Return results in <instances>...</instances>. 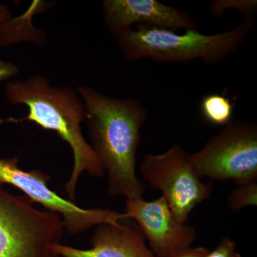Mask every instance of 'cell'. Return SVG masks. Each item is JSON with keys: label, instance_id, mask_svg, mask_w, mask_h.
I'll list each match as a JSON object with an SVG mask.
<instances>
[{"label": "cell", "instance_id": "1", "mask_svg": "<svg viewBox=\"0 0 257 257\" xmlns=\"http://www.w3.org/2000/svg\"><path fill=\"white\" fill-rule=\"evenodd\" d=\"M86 109L90 146L108 175V193L127 199L143 197L136 155L147 111L140 101L116 99L89 86L77 89Z\"/></svg>", "mask_w": 257, "mask_h": 257}, {"label": "cell", "instance_id": "2", "mask_svg": "<svg viewBox=\"0 0 257 257\" xmlns=\"http://www.w3.org/2000/svg\"><path fill=\"white\" fill-rule=\"evenodd\" d=\"M4 94L12 104L28 108L25 117L3 119L5 122L33 121L42 128L55 132L72 149L74 166L65 190L74 202L80 175L101 177L105 174L102 164L83 135L81 124L86 120V109L82 98L73 88L51 86L50 79L41 74L25 80H11L5 85Z\"/></svg>", "mask_w": 257, "mask_h": 257}, {"label": "cell", "instance_id": "3", "mask_svg": "<svg viewBox=\"0 0 257 257\" xmlns=\"http://www.w3.org/2000/svg\"><path fill=\"white\" fill-rule=\"evenodd\" d=\"M253 17L229 31L205 35L199 30L176 33L168 29L137 25L116 37L118 47L128 62L148 59L160 63H187L201 60L219 63L244 43L252 30Z\"/></svg>", "mask_w": 257, "mask_h": 257}, {"label": "cell", "instance_id": "4", "mask_svg": "<svg viewBox=\"0 0 257 257\" xmlns=\"http://www.w3.org/2000/svg\"><path fill=\"white\" fill-rule=\"evenodd\" d=\"M64 226L58 214L34 207L26 196H15L0 184V257H55Z\"/></svg>", "mask_w": 257, "mask_h": 257}, {"label": "cell", "instance_id": "5", "mask_svg": "<svg viewBox=\"0 0 257 257\" xmlns=\"http://www.w3.org/2000/svg\"><path fill=\"white\" fill-rule=\"evenodd\" d=\"M189 159L200 178L238 184L257 181L256 125L230 121Z\"/></svg>", "mask_w": 257, "mask_h": 257}, {"label": "cell", "instance_id": "6", "mask_svg": "<svg viewBox=\"0 0 257 257\" xmlns=\"http://www.w3.org/2000/svg\"><path fill=\"white\" fill-rule=\"evenodd\" d=\"M190 154L179 145H174L160 155H145L142 175L152 188L162 193L177 219L186 223L198 204L210 197L211 182L201 181L189 159Z\"/></svg>", "mask_w": 257, "mask_h": 257}, {"label": "cell", "instance_id": "7", "mask_svg": "<svg viewBox=\"0 0 257 257\" xmlns=\"http://www.w3.org/2000/svg\"><path fill=\"white\" fill-rule=\"evenodd\" d=\"M50 177L42 171L24 170L17 157L0 159V184H9L25 193L32 202L39 203L50 212L61 216L64 228L79 234L101 224H116L127 219L124 213L107 209H83L61 197L49 187Z\"/></svg>", "mask_w": 257, "mask_h": 257}, {"label": "cell", "instance_id": "8", "mask_svg": "<svg viewBox=\"0 0 257 257\" xmlns=\"http://www.w3.org/2000/svg\"><path fill=\"white\" fill-rule=\"evenodd\" d=\"M124 214L136 221L157 257H169L190 247L197 236L194 228L177 219L162 196L153 201L127 199Z\"/></svg>", "mask_w": 257, "mask_h": 257}, {"label": "cell", "instance_id": "9", "mask_svg": "<svg viewBox=\"0 0 257 257\" xmlns=\"http://www.w3.org/2000/svg\"><path fill=\"white\" fill-rule=\"evenodd\" d=\"M103 16L110 34L116 37L137 25L173 30H199L187 13L158 0H104Z\"/></svg>", "mask_w": 257, "mask_h": 257}, {"label": "cell", "instance_id": "10", "mask_svg": "<svg viewBox=\"0 0 257 257\" xmlns=\"http://www.w3.org/2000/svg\"><path fill=\"white\" fill-rule=\"evenodd\" d=\"M92 247L79 249L55 243L52 252L62 257H157L145 243L138 226L119 222L97 225L92 237Z\"/></svg>", "mask_w": 257, "mask_h": 257}, {"label": "cell", "instance_id": "11", "mask_svg": "<svg viewBox=\"0 0 257 257\" xmlns=\"http://www.w3.org/2000/svg\"><path fill=\"white\" fill-rule=\"evenodd\" d=\"M35 4L22 16L10 18L0 23V47L9 46L22 41L35 42L40 46L45 44L44 33H29L40 31L34 28L31 24L32 16L35 14Z\"/></svg>", "mask_w": 257, "mask_h": 257}, {"label": "cell", "instance_id": "12", "mask_svg": "<svg viewBox=\"0 0 257 257\" xmlns=\"http://www.w3.org/2000/svg\"><path fill=\"white\" fill-rule=\"evenodd\" d=\"M234 105L224 94H209L203 97L201 114L209 124L224 126L231 121Z\"/></svg>", "mask_w": 257, "mask_h": 257}, {"label": "cell", "instance_id": "13", "mask_svg": "<svg viewBox=\"0 0 257 257\" xmlns=\"http://www.w3.org/2000/svg\"><path fill=\"white\" fill-rule=\"evenodd\" d=\"M227 198L230 210L238 211L246 207L257 205V181L238 184Z\"/></svg>", "mask_w": 257, "mask_h": 257}, {"label": "cell", "instance_id": "14", "mask_svg": "<svg viewBox=\"0 0 257 257\" xmlns=\"http://www.w3.org/2000/svg\"><path fill=\"white\" fill-rule=\"evenodd\" d=\"M239 10L245 17H252L257 10L256 0H216L211 5V13L214 16H220L226 10Z\"/></svg>", "mask_w": 257, "mask_h": 257}, {"label": "cell", "instance_id": "15", "mask_svg": "<svg viewBox=\"0 0 257 257\" xmlns=\"http://www.w3.org/2000/svg\"><path fill=\"white\" fill-rule=\"evenodd\" d=\"M236 243L227 236L221 239L214 249L208 251L206 257H241L236 251Z\"/></svg>", "mask_w": 257, "mask_h": 257}, {"label": "cell", "instance_id": "16", "mask_svg": "<svg viewBox=\"0 0 257 257\" xmlns=\"http://www.w3.org/2000/svg\"><path fill=\"white\" fill-rule=\"evenodd\" d=\"M20 72L18 66L13 62L0 60V82L10 80Z\"/></svg>", "mask_w": 257, "mask_h": 257}, {"label": "cell", "instance_id": "17", "mask_svg": "<svg viewBox=\"0 0 257 257\" xmlns=\"http://www.w3.org/2000/svg\"><path fill=\"white\" fill-rule=\"evenodd\" d=\"M209 250L202 247L187 248L177 251L169 257H206Z\"/></svg>", "mask_w": 257, "mask_h": 257}, {"label": "cell", "instance_id": "18", "mask_svg": "<svg viewBox=\"0 0 257 257\" xmlns=\"http://www.w3.org/2000/svg\"><path fill=\"white\" fill-rule=\"evenodd\" d=\"M12 18L9 8L6 5L0 4V23L7 21Z\"/></svg>", "mask_w": 257, "mask_h": 257}, {"label": "cell", "instance_id": "19", "mask_svg": "<svg viewBox=\"0 0 257 257\" xmlns=\"http://www.w3.org/2000/svg\"><path fill=\"white\" fill-rule=\"evenodd\" d=\"M55 257H60V256H56Z\"/></svg>", "mask_w": 257, "mask_h": 257}]
</instances>
